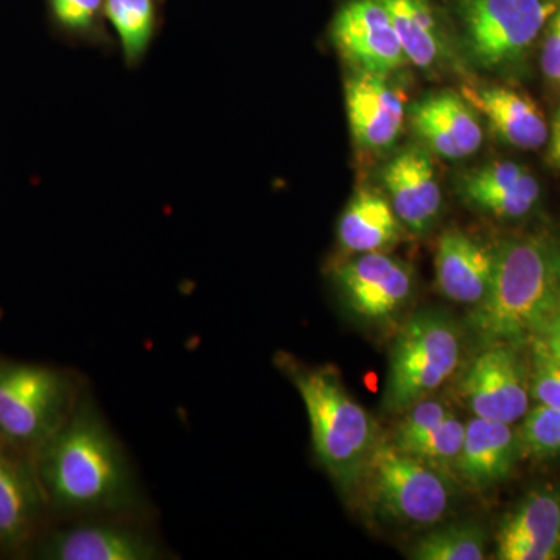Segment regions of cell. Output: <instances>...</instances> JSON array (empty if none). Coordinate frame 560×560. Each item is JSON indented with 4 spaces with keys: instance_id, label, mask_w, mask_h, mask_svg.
<instances>
[{
    "instance_id": "obj_1",
    "label": "cell",
    "mask_w": 560,
    "mask_h": 560,
    "mask_svg": "<svg viewBox=\"0 0 560 560\" xmlns=\"http://www.w3.org/2000/svg\"><path fill=\"white\" fill-rule=\"evenodd\" d=\"M33 463L54 521L153 517L130 456L90 388Z\"/></svg>"
},
{
    "instance_id": "obj_2",
    "label": "cell",
    "mask_w": 560,
    "mask_h": 560,
    "mask_svg": "<svg viewBox=\"0 0 560 560\" xmlns=\"http://www.w3.org/2000/svg\"><path fill=\"white\" fill-rule=\"evenodd\" d=\"M560 308V257L537 238H512L495 249L486 296L470 313V327L488 345L536 338Z\"/></svg>"
},
{
    "instance_id": "obj_3",
    "label": "cell",
    "mask_w": 560,
    "mask_h": 560,
    "mask_svg": "<svg viewBox=\"0 0 560 560\" xmlns=\"http://www.w3.org/2000/svg\"><path fill=\"white\" fill-rule=\"evenodd\" d=\"M278 366L300 393L316 459L342 492L355 489L377 445L370 412L349 396L334 368L305 366L285 353Z\"/></svg>"
},
{
    "instance_id": "obj_4",
    "label": "cell",
    "mask_w": 560,
    "mask_h": 560,
    "mask_svg": "<svg viewBox=\"0 0 560 560\" xmlns=\"http://www.w3.org/2000/svg\"><path fill=\"white\" fill-rule=\"evenodd\" d=\"M90 388L70 368L0 357V441L35 458Z\"/></svg>"
},
{
    "instance_id": "obj_5",
    "label": "cell",
    "mask_w": 560,
    "mask_h": 560,
    "mask_svg": "<svg viewBox=\"0 0 560 560\" xmlns=\"http://www.w3.org/2000/svg\"><path fill=\"white\" fill-rule=\"evenodd\" d=\"M460 338L447 313L425 308L401 327L390 349L383 408L404 412L429 399L458 370Z\"/></svg>"
},
{
    "instance_id": "obj_6",
    "label": "cell",
    "mask_w": 560,
    "mask_h": 560,
    "mask_svg": "<svg viewBox=\"0 0 560 560\" xmlns=\"http://www.w3.org/2000/svg\"><path fill=\"white\" fill-rule=\"evenodd\" d=\"M27 558L164 560L173 556L154 529L153 517L114 515L55 521L40 534Z\"/></svg>"
},
{
    "instance_id": "obj_7",
    "label": "cell",
    "mask_w": 560,
    "mask_h": 560,
    "mask_svg": "<svg viewBox=\"0 0 560 560\" xmlns=\"http://www.w3.org/2000/svg\"><path fill=\"white\" fill-rule=\"evenodd\" d=\"M364 478L378 510L394 521L433 525L451 510L448 474L400 451L393 442L375 445Z\"/></svg>"
},
{
    "instance_id": "obj_8",
    "label": "cell",
    "mask_w": 560,
    "mask_h": 560,
    "mask_svg": "<svg viewBox=\"0 0 560 560\" xmlns=\"http://www.w3.org/2000/svg\"><path fill=\"white\" fill-rule=\"evenodd\" d=\"M558 0H460V20L474 60L486 69L510 68L547 27Z\"/></svg>"
},
{
    "instance_id": "obj_9",
    "label": "cell",
    "mask_w": 560,
    "mask_h": 560,
    "mask_svg": "<svg viewBox=\"0 0 560 560\" xmlns=\"http://www.w3.org/2000/svg\"><path fill=\"white\" fill-rule=\"evenodd\" d=\"M54 522L35 463L0 441V552L27 558Z\"/></svg>"
},
{
    "instance_id": "obj_10",
    "label": "cell",
    "mask_w": 560,
    "mask_h": 560,
    "mask_svg": "<svg viewBox=\"0 0 560 560\" xmlns=\"http://www.w3.org/2000/svg\"><path fill=\"white\" fill-rule=\"evenodd\" d=\"M475 416L514 423L529 408V385L522 360L510 345H489L470 364L460 385Z\"/></svg>"
},
{
    "instance_id": "obj_11",
    "label": "cell",
    "mask_w": 560,
    "mask_h": 560,
    "mask_svg": "<svg viewBox=\"0 0 560 560\" xmlns=\"http://www.w3.org/2000/svg\"><path fill=\"white\" fill-rule=\"evenodd\" d=\"M335 283L360 318L386 320L411 300L415 275L407 261L385 253H366L340 265Z\"/></svg>"
},
{
    "instance_id": "obj_12",
    "label": "cell",
    "mask_w": 560,
    "mask_h": 560,
    "mask_svg": "<svg viewBox=\"0 0 560 560\" xmlns=\"http://www.w3.org/2000/svg\"><path fill=\"white\" fill-rule=\"evenodd\" d=\"M331 39L359 72L386 77L407 65L388 11L378 0H353L335 18Z\"/></svg>"
},
{
    "instance_id": "obj_13",
    "label": "cell",
    "mask_w": 560,
    "mask_h": 560,
    "mask_svg": "<svg viewBox=\"0 0 560 560\" xmlns=\"http://www.w3.org/2000/svg\"><path fill=\"white\" fill-rule=\"evenodd\" d=\"M495 558L500 560L560 559V492L533 490L501 523Z\"/></svg>"
},
{
    "instance_id": "obj_14",
    "label": "cell",
    "mask_w": 560,
    "mask_h": 560,
    "mask_svg": "<svg viewBox=\"0 0 560 560\" xmlns=\"http://www.w3.org/2000/svg\"><path fill=\"white\" fill-rule=\"evenodd\" d=\"M350 132L364 150L389 149L405 124V98L386 77L359 72L346 83Z\"/></svg>"
},
{
    "instance_id": "obj_15",
    "label": "cell",
    "mask_w": 560,
    "mask_h": 560,
    "mask_svg": "<svg viewBox=\"0 0 560 560\" xmlns=\"http://www.w3.org/2000/svg\"><path fill=\"white\" fill-rule=\"evenodd\" d=\"M389 202L401 223L425 234L440 217L442 194L430 154L408 149L388 162L382 175Z\"/></svg>"
},
{
    "instance_id": "obj_16",
    "label": "cell",
    "mask_w": 560,
    "mask_h": 560,
    "mask_svg": "<svg viewBox=\"0 0 560 560\" xmlns=\"http://www.w3.org/2000/svg\"><path fill=\"white\" fill-rule=\"evenodd\" d=\"M411 127L438 156L464 160L480 150V120L466 98L441 92L429 95L411 108Z\"/></svg>"
},
{
    "instance_id": "obj_17",
    "label": "cell",
    "mask_w": 560,
    "mask_h": 560,
    "mask_svg": "<svg viewBox=\"0 0 560 560\" xmlns=\"http://www.w3.org/2000/svg\"><path fill=\"white\" fill-rule=\"evenodd\" d=\"M523 452L512 423L475 416L466 423L463 448L455 471L471 489H486L511 474Z\"/></svg>"
},
{
    "instance_id": "obj_18",
    "label": "cell",
    "mask_w": 560,
    "mask_h": 560,
    "mask_svg": "<svg viewBox=\"0 0 560 560\" xmlns=\"http://www.w3.org/2000/svg\"><path fill=\"white\" fill-rule=\"evenodd\" d=\"M463 97L488 119L493 132L512 147L536 150L548 142L547 120L528 95L504 86L463 88Z\"/></svg>"
},
{
    "instance_id": "obj_19",
    "label": "cell",
    "mask_w": 560,
    "mask_h": 560,
    "mask_svg": "<svg viewBox=\"0 0 560 560\" xmlns=\"http://www.w3.org/2000/svg\"><path fill=\"white\" fill-rule=\"evenodd\" d=\"M493 268L495 249L459 231L441 235L436 250V282L448 300L477 305L488 293Z\"/></svg>"
},
{
    "instance_id": "obj_20",
    "label": "cell",
    "mask_w": 560,
    "mask_h": 560,
    "mask_svg": "<svg viewBox=\"0 0 560 560\" xmlns=\"http://www.w3.org/2000/svg\"><path fill=\"white\" fill-rule=\"evenodd\" d=\"M460 194L490 215L521 219L539 201L540 184L517 162L501 161L467 173Z\"/></svg>"
},
{
    "instance_id": "obj_21",
    "label": "cell",
    "mask_w": 560,
    "mask_h": 560,
    "mask_svg": "<svg viewBox=\"0 0 560 560\" xmlns=\"http://www.w3.org/2000/svg\"><path fill=\"white\" fill-rule=\"evenodd\" d=\"M400 234L393 206L377 191L361 190L350 200L338 224L342 248L352 253H385Z\"/></svg>"
},
{
    "instance_id": "obj_22",
    "label": "cell",
    "mask_w": 560,
    "mask_h": 560,
    "mask_svg": "<svg viewBox=\"0 0 560 560\" xmlns=\"http://www.w3.org/2000/svg\"><path fill=\"white\" fill-rule=\"evenodd\" d=\"M388 11L408 62L429 69L444 54V36L425 0H378Z\"/></svg>"
},
{
    "instance_id": "obj_23",
    "label": "cell",
    "mask_w": 560,
    "mask_h": 560,
    "mask_svg": "<svg viewBox=\"0 0 560 560\" xmlns=\"http://www.w3.org/2000/svg\"><path fill=\"white\" fill-rule=\"evenodd\" d=\"M103 11L119 36L127 65H139L149 51L156 33V2L154 0H105Z\"/></svg>"
},
{
    "instance_id": "obj_24",
    "label": "cell",
    "mask_w": 560,
    "mask_h": 560,
    "mask_svg": "<svg viewBox=\"0 0 560 560\" xmlns=\"http://www.w3.org/2000/svg\"><path fill=\"white\" fill-rule=\"evenodd\" d=\"M486 536L475 523H456L433 530L416 541L410 552L415 560H482Z\"/></svg>"
},
{
    "instance_id": "obj_25",
    "label": "cell",
    "mask_w": 560,
    "mask_h": 560,
    "mask_svg": "<svg viewBox=\"0 0 560 560\" xmlns=\"http://www.w3.org/2000/svg\"><path fill=\"white\" fill-rule=\"evenodd\" d=\"M464 434H466V423L460 422L451 412L438 429L400 451L410 453L416 458L425 460L430 466L448 474L455 470L456 460L463 448Z\"/></svg>"
},
{
    "instance_id": "obj_26",
    "label": "cell",
    "mask_w": 560,
    "mask_h": 560,
    "mask_svg": "<svg viewBox=\"0 0 560 560\" xmlns=\"http://www.w3.org/2000/svg\"><path fill=\"white\" fill-rule=\"evenodd\" d=\"M55 24L70 36L101 40L105 0H47Z\"/></svg>"
},
{
    "instance_id": "obj_27",
    "label": "cell",
    "mask_w": 560,
    "mask_h": 560,
    "mask_svg": "<svg viewBox=\"0 0 560 560\" xmlns=\"http://www.w3.org/2000/svg\"><path fill=\"white\" fill-rule=\"evenodd\" d=\"M522 448L539 458H548L560 453V410L537 405L526 412L521 431Z\"/></svg>"
},
{
    "instance_id": "obj_28",
    "label": "cell",
    "mask_w": 560,
    "mask_h": 560,
    "mask_svg": "<svg viewBox=\"0 0 560 560\" xmlns=\"http://www.w3.org/2000/svg\"><path fill=\"white\" fill-rule=\"evenodd\" d=\"M401 418L394 433L393 444L397 448H405L412 442L427 436L434 429L444 422L445 418L451 415L452 410L444 401L436 399H423L412 405Z\"/></svg>"
},
{
    "instance_id": "obj_29",
    "label": "cell",
    "mask_w": 560,
    "mask_h": 560,
    "mask_svg": "<svg viewBox=\"0 0 560 560\" xmlns=\"http://www.w3.org/2000/svg\"><path fill=\"white\" fill-rule=\"evenodd\" d=\"M529 393L539 405L560 410V363L539 337L534 338Z\"/></svg>"
},
{
    "instance_id": "obj_30",
    "label": "cell",
    "mask_w": 560,
    "mask_h": 560,
    "mask_svg": "<svg viewBox=\"0 0 560 560\" xmlns=\"http://www.w3.org/2000/svg\"><path fill=\"white\" fill-rule=\"evenodd\" d=\"M541 70L548 80L560 83V5L547 24L541 49Z\"/></svg>"
},
{
    "instance_id": "obj_31",
    "label": "cell",
    "mask_w": 560,
    "mask_h": 560,
    "mask_svg": "<svg viewBox=\"0 0 560 560\" xmlns=\"http://www.w3.org/2000/svg\"><path fill=\"white\" fill-rule=\"evenodd\" d=\"M537 337L545 342V346H547L548 350H550L552 355H555L556 360L560 363V308L551 316L550 320L545 324L544 329L540 330Z\"/></svg>"
},
{
    "instance_id": "obj_32",
    "label": "cell",
    "mask_w": 560,
    "mask_h": 560,
    "mask_svg": "<svg viewBox=\"0 0 560 560\" xmlns=\"http://www.w3.org/2000/svg\"><path fill=\"white\" fill-rule=\"evenodd\" d=\"M548 164L560 168V108L552 119L550 135H548Z\"/></svg>"
}]
</instances>
